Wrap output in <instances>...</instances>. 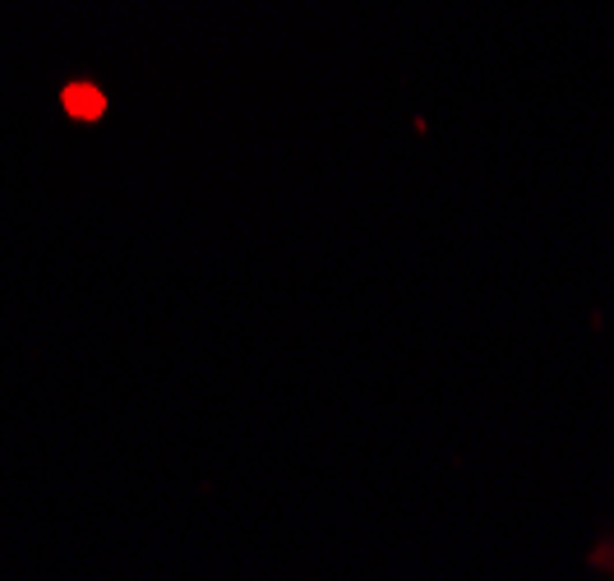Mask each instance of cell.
I'll use <instances>...</instances> for the list:
<instances>
[{"instance_id": "1", "label": "cell", "mask_w": 614, "mask_h": 581, "mask_svg": "<svg viewBox=\"0 0 614 581\" xmlns=\"http://www.w3.org/2000/svg\"><path fill=\"white\" fill-rule=\"evenodd\" d=\"M61 102H65V111H70L74 120H97L102 116V107H107V97L97 93L93 83H70Z\"/></svg>"}]
</instances>
